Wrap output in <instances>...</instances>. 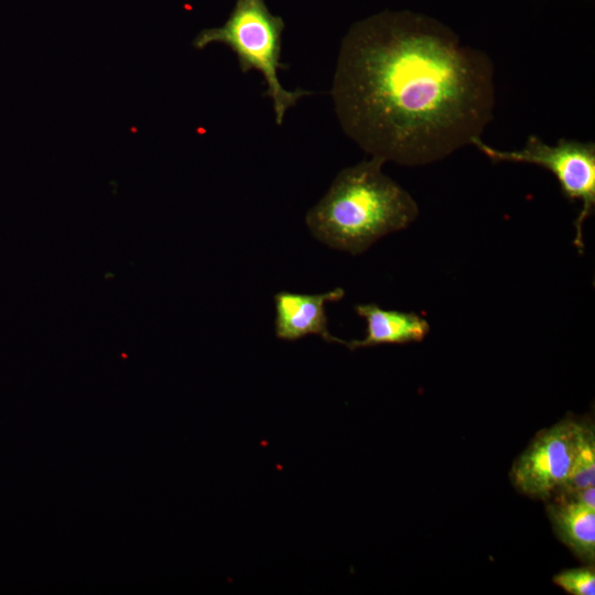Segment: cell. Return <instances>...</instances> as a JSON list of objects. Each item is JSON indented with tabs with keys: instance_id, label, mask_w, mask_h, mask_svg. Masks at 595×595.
Returning a JSON list of instances; mask_svg holds the SVG:
<instances>
[{
	"instance_id": "6",
	"label": "cell",
	"mask_w": 595,
	"mask_h": 595,
	"mask_svg": "<svg viewBox=\"0 0 595 595\" xmlns=\"http://www.w3.org/2000/svg\"><path fill=\"white\" fill-rule=\"evenodd\" d=\"M345 295L342 288L318 294L280 291L274 294V332L283 340H296L317 335L328 343L346 345L328 331L326 303L340 301Z\"/></svg>"
},
{
	"instance_id": "8",
	"label": "cell",
	"mask_w": 595,
	"mask_h": 595,
	"mask_svg": "<svg viewBox=\"0 0 595 595\" xmlns=\"http://www.w3.org/2000/svg\"><path fill=\"white\" fill-rule=\"evenodd\" d=\"M549 519L559 539L587 564L595 560V508L567 497L548 505Z\"/></svg>"
},
{
	"instance_id": "7",
	"label": "cell",
	"mask_w": 595,
	"mask_h": 595,
	"mask_svg": "<svg viewBox=\"0 0 595 595\" xmlns=\"http://www.w3.org/2000/svg\"><path fill=\"white\" fill-rule=\"evenodd\" d=\"M357 315L366 322L363 339L346 342L349 349L371 347L383 344L419 343L430 332L429 322L412 312L385 310L375 303L355 306Z\"/></svg>"
},
{
	"instance_id": "10",
	"label": "cell",
	"mask_w": 595,
	"mask_h": 595,
	"mask_svg": "<svg viewBox=\"0 0 595 595\" xmlns=\"http://www.w3.org/2000/svg\"><path fill=\"white\" fill-rule=\"evenodd\" d=\"M553 582L572 595H594V565L564 570L553 577Z\"/></svg>"
},
{
	"instance_id": "9",
	"label": "cell",
	"mask_w": 595,
	"mask_h": 595,
	"mask_svg": "<svg viewBox=\"0 0 595 595\" xmlns=\"http://www.w3.org/2000/svg\"><path fill=\"white\" fill-rule=\"evenodd\" d=\"M595 484V437L593 430H588L581 451L575 459L572 470L556 493L569 495Z\"/></svg>"
},
{
	"instance_id": "5",
	"label": "cell",
	"mask_w": 595,
	"mask_h": 595,
	"mask_svg": "<svg viewBox=\"0 0 595 595\" xmlns=\"http://www.w3.org/2000/svg\"><path fill=\"white\" fill-rule=\"evenodd\" d=\"M589 428L564 420L541 431L515 462L511 480L533 498L548 499L566 482Z\"/></svg>"
},
{
	"instance_id": "4",
	"label": "cell",
	"mask_w": 595,
	"mask_h": 595,
	"mask_svg": "<svg viewBox=\"0 0 595 595\" xmlns=\"http://www.w3.org/2000/svg\"><path fill=\"white\" fill-rule=\"evenodd\" d=\"M472 145L493 162L528 163L550 171L559 182L563 196L571 203H581V210L574 221V245L583 253V226L595 209L593 141L562 138L555 144H548L538 136H529L519 150H499L486 144L480 138L474 139Z\"/></svg>"
},
{
	"instance_id": "1",
	"label": "cell",
	"mask_w": 595,
	"mask_h": 595,
	"mask_svg": "<svg viewBox=\"0 0 595 595\" xmlns=\"http://www.w3.org/2000/svg\"><path fill=\"white\" fill-rule=\"evenodd\" d=\"M331 95L342 129L363 150L424 165L480 138L493 119L494 65L432 18L385 11L343 37Z\"/></svg>"
},
{
	"instance_id": "2",
	"label": "cell",
	"mask_w": 595,
	"mask_h": 595,
	"mask_svg": "<svg viewBox=\"0 0 595 595\" xmlns=\"http://www.w3.org/2000/svg\"><path fill=\"white\" fill-rule=\"evenodd\" d=\"M376 156L343 169L307 212L312 235L326 246L360 255L383 236L405 229L419 215L408 191L382 172Z\"/></svg>"
},
{
	"instance_id": "3",
	"label": "cell",
	"mask_w": 595,
	"mask_h": 595,
	"mask_svg": "<svg viewBox=\"0 0 595 595\" xmlns=\"http://www.w3.org/2000/svg\"><path fill=\"white\" fill-rule=\"evenodd\" d=\"M283 19L268 9L264 0H237L221 26L202 30L193 40L196 50L212 43L227 45L237 56L240 71H258L267 86L264 96L272 102L274 121L281 126L286 111L313 93L302 88L285 89L279 71L288 69L281 62Z\"/></svg>"
}]
</instances>
